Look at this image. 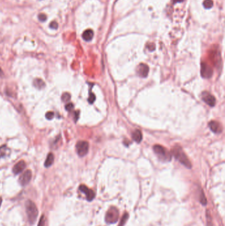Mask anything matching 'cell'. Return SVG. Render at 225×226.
Here are the masks:
<instances>
[{"label": "cell", "instance_id": "1", "mask_svg": "<svg viewBox=\"0 0 225 226\" xmlns=\"http://www.w3.org/2000/svg\"><path fill=\"white\" fill-rule=\"evenodd\" d=\"M172 153L173 156L176 159V160L180 162L182 165H184L187 168L190 169L191 167V163L189 159L187 158L185 153L183 152L182 149L179 145L174 146L172 149Z\"/></svg>", "mask_w": 225, "mask_h": 226}, {"label": "cell", "instance_id": "2", "mask_svg": "<svg viewBox=\"0 0 225 226\" xmlns=\"http://www.w3.org/2000/svg\"><path fill=\"white\" fill-rule=\"evenodd\" d=\"M25 208L29 222L31 224H34L36 221L39 214L36 206L31 200H27L25 203Z\"/></svg>", "mask_w": 225, "mask_h": 226}, {"label": "cell", "instance_id": "3", "mask_svg": "<svg viewBox=\"0 0 225 226\" xmlns=\"http://www.w3.org/2000/svg\"><path fill=\"white\" fill-rule=\"evenodd\" d=\"M154 152L162 161H170L172 159V155L167 149L159 145H155L153 147Z\"/></svg>", "mask_w": 225, "mask_h": 226}, {"label": "cell", "instance_id": "4", "mask_svg": "<svg viewBox=\"0 0 225 226\" xmlns=\"http://www.w3.org/2000/svg\"><path fill=\"white\" fill-rule=\"evenodd\" d=\"M119 220V211L117 208L111 206L108 209L105 216V221L107 224L116 223Z\"/></svg>", "mask_w": 225, "mask_h": 226}, {"label": "cell", "instance_id": "5", "mask_svg": "<svg viewBox=\"0 0 225 226\" xmlns=\"http://www.w3.org/2000/svg\"><path fill=\"white\" fill-rule=\"evenodd\" d=\"M89 145L87 141H79L76 144L77 153L79 157H84L87 154L89 151Z\"/></svg>", "mask_w": 225, "mask_h": 226}, {"label": "cell", "instance_id": "6", "mask_svg": "<svg viewBox=\"0 0 225 226\" xmlns=\"http://www.w3.org/2000/svg\"><path fill=\"white\" fill-rule=\"evenodd\" d=\"M32 178V172L31 170H27L22 174L19 179L20 185L21 186H25L31 181Z\"/></svg>", "mask_w": 225, "mask_h": 226}, {"label": "cell", "instance_id": "7", "mask_svg": "<svg viewBox=\"0 0 225 226\" xmlns=\"http://www.w3.org/2000/svg\"><path fill=\"white\" fill-rule=\"evenodd\" d=\"M202 99L204 102L210 107H214L215 105L216 99L214 96L212 95L209 92H203L202 93Z\"/></svg>", "mask_w": 225, "mask_h": 226}, {"label": "cell", "instance_id": "8", "mask_svg": "<svg viewBox=\"0 0 225 226\" xmlns=\"http://www.w3.org/2000/svg\"><path fill=\"white\" fill-rule=\"evenodd\" d=\"M79 190L86 195V198L88 201H92L95 197L94 192L84 185H80Z\"/></svg>", "mask_w": 225, "mask_h": 226}, {"label": "cell", "instance_id": "9", "mask_svg": "<svg viewBox=\"0 0 225 226\" xmlns=\"http://www.w3.org/2000/svg\"><path fill=\"white\" fill-rule=\"evenodd\" d=\"M213 71L206 63H202L201 64V75L205 78H209L212 76Z\"/></svg>", "mask_w": 225, "mask_h": 226}, {"label": "cell", "instance_id": "10", "mask_svg": "<svg viewBox=\"0 0 225 226\" xmlns=\"http://www.w3.org/2000/svg\"><path fill=\"white\" fill-rule=\"evenodd\" d=\"M149 68L148 66L144 64H139V66L137 67V73L139 74L140 77H145L147 76V75L149 73Z\"/></svg>", "mask_w": 225, "mask_h": 226}, {"label": "cell", "instance_id": "11", "mask_svg": "<svg viewBox=\"0 0 225 226\" xmlns=\"http://www.w3.org/2000/svg\"><path fill=\"white\" fill-rule=\"evenodd\" d=\"M209 126L211 130L215 134H220L223 131V128L221 125L216 121H211L209 123Z\"/></svg>", "mask_w": 225, "mask_h": 226}, {"label": "cell", "instance_id": "12", "mask_svg": "<svg viewBox=\"0 0 225 226\" xmlns=\"http://www.w3.org/2000/svg\"><path fill=\"white\" fill-rule=\"evenodd\" d=\"M26 167V163L24 161H20L18 162L17 164H15L13 168V172L15 175H18L20 173H22V171L25 169Z\"/></svg>", "mask_w": 225, "mask_h": 226}, {"label": "cell", "instance_id": "13", "mask_svg": "<svg viewBox=\"0 0 225 226\" xmlns=\"http://www.w3.org/2000/svg\"><path fill=\"white\" fill-rule=\"evenodd\" d=\"M132 138L133 140L137 142V143H140L143 138L142 133H141V132L139 130H135L132 133Z\"/></svg>", "mask_w": 225, "mask_h": 226}, {"label": "cell", "instance_id": "14", "mask_svg": "<svg viewBox=\"0 0 225 226\" xmlns=\"http://www.w3.org/2000/svg\"><path fill=\"white\" fill-rule=\"evenodd\" d=\"M94 32L91 29H87L83 34V39L85 41H90L93 39Z\"/></svg>", "mask_w": 225, "mask_h": 226}, {"label": "cell", "instance_id": "15", "mask_svg": "<svg viewBox=\"0 0 225 226\" xmlns=\"http://www.w3.org/2000/svg\"><path fill=\"white\" fill-rule=\"evenodd\" d=\"M10 153V149L6 145H3L0 147V158L5 157Z\"/></svg>", "mask_w": 225, "mask_h": 226}, {"label": "cell", "instance_id": "16", "mask_svg": "<svg viewBox=\"0 0 225 226\" xmlns=\"http://www.w3.org/2000/svg\"><path fill=\"white\" fill-rule=\"evenodd\" d=\"M53 161H54V156H53V155L52 153H50L48 155V156L46 157V160L45 163H44V166H45V167H46V168H48V167H50L53 164Z\"/></svg>", "mask_w": 225, "mask_h": 226}, {"label": "cell", "instance_id": "17", "mask_svg": "<svg viewBox=\"0 0 225 226\" xmlns=\"http://www.w3.org/2000/svg\"><path fill=\"white\" fill-rule=\"evenodd\" d=\"M33 85L34 86L39 89H42L45 87L46 84L43 80H42L41 79H36L33 82Z\"/></svg>", "mask_w": 225, "mask_h": 226}, {"label": "cell", "instance_id": "18", "mask_svg": "<svg viewBox=\"0 0 225 226\" xmlns=\"http://www.w3.org/2000/svg\"><path fill=\"white\" fill-rule=\"evenodd\" d=\"M128 217H129L128 213L127 212H126L123 215L122 219H121V221H120V224L118 225V226H124L125 224H126V221L128 219Z\"/></svg>", "mask_w": 225, "mask_h": 226}, {"label": "cell", "instance_id": "19", "mask_svg": "<svg viewBox=\"0 0 225 226\" xmlns=\"http://www.w3.org/2000/svg\"><path fill=\"white\" fill-rule=\"evenodd\" d=\"M203 6L206 9H211L213 6V2L212 0H205L203 2Z\"/></svg>", "mask_w": 225, "mask_h": 226}, {"label": "cell", "instance_id": "20", "mask_svg": "<svg viewBox=\"0 0 225 226\" xmlns=\"http://www.w3.org/2000/svg\"><path fill=\"white\" fill-rule=\"evenodd\" d=\"M71 99V95L68 93H65L61 96V100L64 103H68Z\"/></svg>", "mask_w": 225, "mask_h": 226}, {"label": "cell", "instance_id": "21", "mask_svg": "<svg viewBox=\"0 0 225 226\" xmlns=\"http://www.w3.org/2000/svg\"><path fill=\"white\" fill-rule=\"evenodd\" d=\"M73 108H74V105H73V104H72V103H69L68 104H67L65 105V110L69 111V112L72 111L73 109Z\"/></svg>", "mask_w": 225, "mask_h": 226}, {"label": "cell", "instance_id": "22", "mask_svg": "<svg viewBox=\"0 0 225 226\" xmlns=\"http://www.w3.org/2000/svg\"><path fill=\"white\" fill-rule=\"evenodd\" d=\"M95 95L92 93H90V95H89V99H88V101L89 102L90 104H93L94 103V101L95 100Z\"/></svg>", "mask_w": 225, "mask_h": 226}, {"label": "cell", "instance_id": "23", "mask_svg": "<svg viewBox=\"0 0 225 226\" xmlns=\"http://www.w3.org/2000/svg\"><path fill=\"white\" fill-rule=\"evenodd\" d=\"M39 19L40 21H42V22H44V21H46L47 17H46V15L45 14L40 13L39 15Z\"/></svg>", "mask_w": 225, "mask_h": 226}, {"label": "cell", "instance_id": "24", "mask_svg": "<svg viewBox=\"0 0 225 226\" xmlns=\"http://www.w3.org/2000/svg\"><path fill=\"white\" fill-rule=\"evenodd\" d=\"M54 116V113L53 112H48L46 114V118L48 120H52Z\"/></svg>", "mask_w": 225, "mask_h": 226}, {"label": "cell", "instance_id": "25", "mask_svg": "<svg viewBox=\"0 0 225 226\" xmlns=\"http://www.w3.org/2000/svg\"><path fill=\"white\" fill-rule=\"evenodd\" d=\"M44 224H45V217L43 215L40 217L38 226H44Z\"/></svg>", "mask_w": 225, "mask_h": 226}, {"label": "cell", "instance_id": "26", "mask_svg": "<svg viewBox=\"0 0 225 226\" xmlns=\"http://www.w3.org/2000/svg\"><path fill=\"white\" fill-rule=\"evenodd\" d=\"M50 27L52 29H57L58 28V24L56 21H52L50 24Z\"/></svg>", "mask_w": 225, "mask_h": 226}, {"label": "cell", "instance_id": "27", "mask_svg": "<svg viewBox=\"0 0 225 226\" xmlns=\"http://www.w3.org/2000/svg\"><path fill=\"white\" fill-rule=\"evenodd\" d=\"M75 115H76V116H75V119H76V122L79 119V111H77L75 112Z\"/></svg>", "mask_w": 225, "mask_h": 226}, {"label": "cell", "instance_id": "28", "mask_svg": "<svg viewBox=\"0 0 225 226\" xmlns=\"http://www.w3.org/2000/svg\"><path fill=\"white\" fill-rule=\"evenodd\" d=\"M174 3H181L182 2H184V0H172Z\"/></svg>", "mask_w": 225, "mask_h": 226}, {"label": "cell", "instance_id": "29", "mask_svg": "<svg viewBox=\"0 0 225 226\" xmlns=\"http://www.w3.org/2000/svg\"><path fill=\"white\" fill-rule=\"evenodd\" d=\"M3 75V72L2 70L1 69V68H0V76H2Z\"/></svg>", "mask_w": 225, "mask_h": 226}, {"label": "cell", "instance_id": "30", "mask_svg": "<svg viewBox=\"0 0 225 226\" xmlns=\"http://www.w3.org/2000/svg\"><path fill=\"white\" fill-rule=\"evenodd\" d=\"M2 203V198L0 197V206H1V204Z\"/></svg>", "mask_w": 225, "mask_h": 226}]
</instances>
